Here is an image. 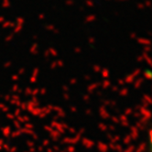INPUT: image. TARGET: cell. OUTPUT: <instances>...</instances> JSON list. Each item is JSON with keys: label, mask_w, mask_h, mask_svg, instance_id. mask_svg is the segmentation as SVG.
Masks as SVG:
<instances>
[{"label": "cell", "mask_w": 152, "mask_h": 152, "mask_svg": "<svg viewBox=\"0 0 152 152\" xmlns=\"http://www.w3.org/2000/svg\"><path fill=\"white\" fill-rule=\"evenodd\" d=\"M150 144H151V149H152V131L150 132Z\"/></svg>", "instance_id": "1"}]
</instances>
